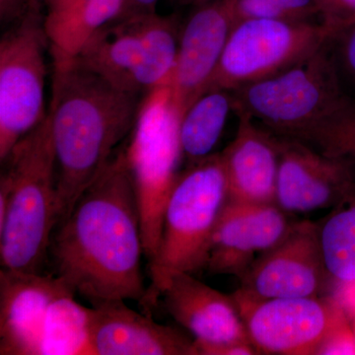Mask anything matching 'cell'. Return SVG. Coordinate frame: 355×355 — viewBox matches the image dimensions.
Returning a JSON list of instances; mask_svg holds the SVG:
<instances>
[{
  "instance_id": "1f68e13d",
  "label": "cell",
  "mask_w": 355,
  "mask_h": 355,
  "mask_svg": "<svg viewBox=\"0 0 355 355\" xmlns=\"http://www.w3.org/2000/svg\"><path fill=\"white\" fill-rule=\"evenodd\" d=\"M352 328H354V334H355V320H354V324H352Z\"/></svg>"
},
{
  "instance_id": "7c38bea8",
  "label": "cell",
  "mask_w": 355,
  "mask_h": 355,
  "mask_svg": "<svg viewBox=\"0 0 355 355\" xmlns=\"http://www.w3.org/2000/svg\"><path fill=\"white\" fill-rule=\"evenodd\" d=\"M275 203L287 214L333 209L355 184V159L329 155L302 140L279 137Z\"/></svg>"
},
{
  "instance_id": "4316f807",
  "label": "cell",
  "mask_w": 355,
  "mask_h": 355,
  "mask_svg": "<svg viewBox=\"0 0 355 355\" xmlns=\"http://www.w3.org/2000/svg\"><path fill=\"white\" fill-rule=\"evenodd\" d=\"M316 354L355 355V334L349 319L338 324L324 338Z\"/></svg>"
},
{
  "instance_id": "8fae6325",
  "label": "cell",
  "mask_w": 355,
  "mask_h": 355,
  "mask_svg": "<svg viewBox=\"0 0 355 355\" xmlns=\"http://www.w3.org/2000/svg\"><path fill=\"white\" fill-rule=\"evenodd\" d=\"M238 291L259 299L315 297L329 280L319 224L295 222L288 234L259 257L240 279Z\"/></svg>"
},
{
  "instance_id": "83f0119b",
  "label": "cell",
  "mask_w": 355,
  "mask_h": 355,
  "mask_svg": "<svg viewBox=\"0 0 355 355\" xmlns=\"http://www.w3.org/2000/svg\"><path fill=\"white\" fill-rule=\"evenodd\" d=\"M33 0H0V17L2 22L13 23L19 19L32 6Z\"/></svg>"
},
{
  "instance_id": "4dcf8cb0",
  "label": "cell",
  "mask_w": 355,
  "mask_h": 355,
  "mask_svg": "<svg viewBox=\"0 0 355 355\" xmlns=\"http://www.w3.org/2000/svg\"><path fill=\"white\" fill-rule=\"evenodd\" d=\"M209 0H171L173 4L178 6H198Z\"/></svg>"
},
{
  "instance_id": "603a6c76",
  "label": "cell",
  "mask_w": 355,
  "mask_h": 355,
  "mask_svg": "<svg viewBox=\"0 0 355 355\" xmlns=\"http://www.w3.org/2000/svg\"><path fill=\"white\" fill-rule=\"evenodd\" d=\"M299 140L329 155L355 159V97Z\"/></svg>"
},
{
  "instance_id": "e0dca14e",
  "label": "cell",
  "mask_w": 355,
  "mask_h": 355,
  "mask_svg": "<svg viewBox=\"0 0 355 355\" xmlns=\"http://www.w3.org/2000/svg\"><path fill=\"white\" fill-rule=\"evenodd\" d=\"M92 305L91 338L95 355H197L193 338L130 309L125 300Z\"/></svg>"
},
{
  "instance_id": "f546056e",
  "label": "cell",
  "mask_w": 355,
  "mask_h": 355,
  "mask_svg": "<svg viewBox=\"0 0 355 355\" xmlns=\"http://www.w3.org/2000/svg\"><path fill=\"white\" fill-rule=\"evenodd\" d=\"M35 1L38 2L39 4H43L46 7V14H48L67 6L70 0H35Z\"/></svg>"
},
{
  "instance_id": "4fadbf2b",
  "label": "cell",
  "mask_w": 355,
  "mask_h": 355,
  "mask_svg": "<svg viewBox=\"0 0 355 355\" xmlns=\"http://www.w3.org/2000/svg\"><path fill=\"white\" fill-rule=\"evenodd\" d=\"M235 25L232 0H209L195 6L182 23L169 85L180 116L209 88Z\"/></svg>"
},
{
  "instance_id": "5bb4252c",
  "label": "cell",
  "mask_w": 355,
  "mask_h": 355,
  "mask_svg": "<svg viewBox=\"0 0 355 355\" xmlns=\"http://www.w3.org/2000/svg\"><path fill=\"white\" fill-rule=\"evenodd\" d=\"M160 298L175 321L193 336L197 355H227L232 345L252 343L232 296L193 273L174 275Z\"/></svg>"
},
{
  "instance_id": "9a60e30c",
  "label": "cell",
  "mask_w": 355,
  "mask_h": 355,
  "mask_svg": "<svg viewBox=\"0 0 355 355\" xmlns=\"http://www.w3.org/2000/svg\"><path fill=\"white\" fill-rule=\"evenodd\" d=\"M294 223L277 203L228 202L214 229L205 270L241 279L259 257L286 238Z\"/></svg>"
},
{
  "instance_id": "cb8c5ba5",
  "label": "cell",
  "mask_w": 355,
  "mask_h": 355,
  "mask_svg": "<svg viewBox=\"0 0 355 355\" xmlns=\"http://www.w3.org/2000/svg\"><path fill=\"white\" fill-rule=\"evenodd\" d=\"M236 24L252 19L314 21L315 0H232Z\"/></svg>"
},
{
  "instance_id": "277c9868",
  "label": "cell",
  "mask_w": 355,
  "mask_h": 355,
  "mask_svg": "<svg viewBox=\"0 0 355 355\" xmlns=\"http://www.w3.org/2000/svg\"><path fill=\"white\" fill-rule=\"evenodd\" d=\"M227 202L221 153L180 172L166 202L157 248L149 259L150 284L144 307L157 304L174 275L205 268L214 229Z\"/></svg>"
},
{
  "instance_id": "5b68a950",
  "label": "cell",
  "mask_w": 355,
  "mask_h": 355,
  "mask_svg": "<svg viewBox=\"0 0 355 355\" xmlns=\"http://www.w3.org/2000/svg\"><path fill=\"white\" fill-rule=\"evenodd\" d=\"M232 94L236 114H247L275 135L296 139L354 97L338 76L330 42L299 64Z\"/></svg>"
},
{
  "instance_id": "52a82bcc",
  "label": "cell",
  "mask_w": 355,
  "mask_h": 355,
  "mask_svg": "<svg viewBox=\"0 0 355 355\" xmlns=\"http://www.w3.org/2000/svg\"><path fill=\"white\" fill-rule=\"evenodd\" d=\"M180 116L169 87L156 89L142 101L127 155L141 216L144 253L157 248L166 202L179 176L183 159Z\"/></svg>"
},
{
  "instance_id": "6da1fadb",
  "label": "cell",
  "mask_w": 355,
  "mask_h": 355,
  "mask_svg": "<svg viewBox=\"0 0 355 355\" xmlns=\"http://www.w3.org/2000/svg\"><path fill=\"white\" fill-rule=\"evenodd\" d=\"M55 272L70 291L91 303L146 296L144 253L135 180L123 146L78 198L51 238Z\"/></svg>"
},
{
  "instance_id": "ffe728a7",
  "label": "cell",
  "mask_w": 355,
  "mask_h": 355,
  "mask_svg": "<svg viewBox=\"0 0 355 355\" xmlns=\"http://www.w3.org/2000/svg\"><path fill=\"white\" fill-rule=\"evenodd\" d=\"M233 105L232 91L212 87L186 109L180 120V141L187 166L214 154Z\"/></svg>"
},
{
  "instance_id": "2e32d148",
  "label": "cell",
  "mask_w": 355,
  "mask_h": 355,
  "mask_svg": "<svg viewBox=\"0 0 355 355\" xmlns=\"http://www.w3.org/2000/svg\"><path fill=\"white\" fill-rule=\"evenodd\" d=\"M67 291H70L69 286L55 275L1 268L0 354L40 355L49 308Z\"/></svg>"
},
{
  "instance_id": "f1b7e54d",
  "label": "cell",
  "mask_w": 355,
  "mask_h": 355,
  "mask_svg": "<svg viewBox=\"0 0 355 355\" xmlns=\"http://www.w3.org/2000/svg\"><path fill=\"white\" fill-rule=\"evenodd\" d=\"M159 0H125L118 20L156 13Z\"/></svg>"
},
{
  "instance_id": "30bf717a",
  "label": "cell",
  "mask_w": 355,
  "mask_h": 355,
  "mask_svg": "<svg viewBox=\"0 0 355 355\" xmlns=\"http://www.w3.org/2000/svg\"><path fill=\"white\" fill-rule=\"evenodd\" d=\"M232 298L259 354H316L328 334L347 320L331 297L259 299L237 291Z\"/></svg>"
},
{
  "instance_id": "ac0fdd59",
  "label": "cell",
  "mask_w": 355,
  "mask_h": 355,
  "mask_svg": "<svg viewBox=\"0 0 355 355\" xmlns=\"http://www.w3.org/2000/svg\"><path fill=\"white\" fill-rule=\"evenodd\" d=\"M234 139L222 151L228 184V202L242 205L275 203L279 175V137L237 114Z\"/></svg>"
},
{
  "instance_id": "ba28073f",
  "label": "cell",
  "mask_w": 355,
  "mask_h": 355,
  "mask_svg": "<svg viewBox=\"0 0 355 355\" xmlns=\"http://www.w3.org/2000/svg\"><path fill=\"white\" fill-rule=\"evenodd\" d=\"M50 41L34 2L0 40V160L38 128L48 113L44 90Z\"/></svg>"
},
{
  "instance_id": "d4e9b609",
  "label": "cell",
  "mask_w": 355,
  "mask_h": 355,
  "mask_svg": "<svg viewBox=\"0 0 355 355\" xmlns=\"http://www.w3.org/2000/svg\"><path fill=\"white\" fill-rule=\"evenodd\" d=\"M330 49L345 90L355 97V23L336 33Z\"/></svg>"
},
{
  "instance_id": "7402d4cb",
  "label": "cell",
  "mask_w": 355,
  "mask_h": 355,
  "mask_svg": "<svg viewBox=\"0 0 355 355\" xmlns=\"http://www.w3.org/2000/svg\"><path fill=\"white\" fill-rule=\"evenodd\" d=\"M319 240L329 279L343 286H354L355 184L319 224Z\"/></svg>"
},
{
  "instance_id": "484cf974",
  "label": "cell",
  "mask_w": 355,
  "mask_h": 355,
  "mask_svg": "<svg viewBox=\"0 0 355 355\" xmlns=\"http://www.w3.org/2000/svg\"><path fill=\"white\" fill-rule=\"evenodd\" d=\"M319 17L336 33L355 23V0H315Z\"/></svg>"
},
{
  "instance_id": "3957f363",
  "label": "cell",
  "mask_w": 355,
  "mask_h": 355,
  "mask_svg": "<svg viewBox=\"0 0 355 355\" xmlns=\"http://www.w3.org/2000/svg\"><path fill=\"white\" fill-rule=\"evenodd\" d=\"M0 180L3 270L42 272L58 223L55 158L49 116L16 144Z\"/></svg>"
},
{
  "instance_id": "44dd1931",
  "label": "cell",
  "mask_w": 355,
  "mask_h": 355,
  "mask_svg": "<svg viewBox=\"0 0 355 355\" xmlns=\"http://www.w3.org/2000/svg\"><path fill=\"white\" fill-rule=\"evenodd\" d=\"M73 291L51 302L40 342V355H95L91 338V308L79 304Z\"/></svg>"
},
{
  "instance_id": "d6986e66",
  "label": "cell",
  "mask_w": 355,
  "mask_h": 355,
  "mask_svg": "<svg viewBox=\"0 0 355 355\" xmlns=\"http://www.w3.org/2000/svg\"><path fill=\"white\" fill-rule=\"evenodd\" d=\"M125 0H70L44 14V24L53 58H76L89 40L120 17Z\"/></svg>"
},
{
  "instance_id": "7a4b0ae2",
  "label": "cell",
  "mask_w": 355,
  "mask_h": 355,
  "mask_svg": "<svg viewBox=\"0 0 355 355\" xmlns=\"http://www.w3.org/2000/svg\"><path fill=\"white\" fill-rule=\"evenodd\" d=\"M51 60L48 116L60 223L130 137L146 96L116 87L76 58Z\"/></svg>"
},
{
  "instance_id": "8992f818",
  "label": "cell",
  "mask_w": 355,
  "mask_h": 355,
  "mask_svg": "<svg viewBox=\"0 0 355 355\" xmlns=\"http://www.w3.org/2000/svg\"><path fill=\"white\" fill-rule=\"evenodd\" d=\"M181 24L157 12L114 21L89 40L77 60L116 87L146 96L171 83Z\"/></svg>"
},
{
  "instance_id": "9c48e42d",
  "label": "cell",
  "mask_w": 355,
  "mask_h": 355,
  "mask_svg": "<svg viewBox=\"0 0 355 355\" xmlns=\"http://www.w3.org/2000/svg\"><path fill=\"white\" fill-rule=\"evenodd\" d=\"M336 33L322 21L238 22L209 88L235 91L275 76L323 48Z\"/></svg>"
}]
</instances>
